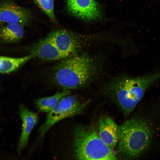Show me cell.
Instances as JSON below:
<instances>
[{
	"label": "cell",
	"mask_w": 160,
	"mask_h": 160,
	"mask_svg": "<svg viewBox=\"0 0 160 160\" xmlns=\"http://www.w3.org/2000/svg\"><path fill=\"white\" fill-rule=\"evenodd\" d=\"M160 78V72L141 76L118 77L105 86L104 91L126 116L134 110L146 90Z\"/></svg>",
	"instance_id": "1"
},
{
	"label": "cell",
	"mask_w": 160,
	"mask_h": 160,
	"mask_svg": "<svg viewBox=\"0 0 160 160\" xmlns=\"http://www.w3.org/2000/svg\"><path fill=\"white\" fill-rule=\"evenodd\" d=\"M98 69L95 59L86 53H78L61 60L54 68L53 79L64 90L79 89L88 84Z\"/></svg>",
	"instance_id": "2"
},
{
	"label": "cell",
	"mask_w": 160,
	"mask_h": 160,
	"mask_svg": "<svg viewBox=\"0 0 160 160\" xmlns=\"http://www.w3.org/2000/svg\"><path fill=\"white\" fill-rule=\"evenodd\" d=\"M151 127L145 120L135 117L119 126L116 155L121 159L138 158L148 149L152 138Z\"/></svg>",
	"instance_id": "3"
},
{
	"label": "cell",
	"mask_w": 160,
	"mask_h": 160,
	"mask_svg": "<svg viewBox=\"0 0 160 160\" xmlns=\"http://www.w3.org/2000/svg\"><path fill=\"white\" fill-rule=\"evenodd\" d=\"M75 157L79 160L118 159L113 151L100 138L98 132L91 126L78 125L74 131Z\"/></svg>",
	"instance_id": "4"
},
{
	"label": "cell",
	"mask_w": 160,
	"mask_h": 160,
	"mask_svg": "<svg viewBox=\"0 0 160 160\" xmlns=\"http://www.w3.org/2000/svg\"><path fill=\"white\" fill-rule=\"evenodd\" d=\"M88 103L80 102L74 95H68L63 97L48 113L44 122L40 126L39 138L42 139L48 131L60 121L81 113Z\"/></svg>",
	"instance_id": "5"
},
{
	"label": "cell",
	"mask_w": 160,
	"mask_h": 160,
	"mask_svg": "<svg viewBox=\"0 0 160 160\" xmlns=\"http://www.w3.org/2000/svg\"><path fill=\"white\" fill-rule=\"evenodd\" d=\"M92 36L76 34L64 29L53 31L47 36L59 50L67 57L76 55L93 39Z\"/></svg>",
	"instance_id": "6"
},
{
	"label": "cell",
	"mask_w": 160,
	"mask_h": 160,
	"mask_svg": "<svg viewBox=\"0 0 160 160\" xmlns=\"http://www.w3.org/2000/svg\"><path fill=\"white\" fill-rule=\"evenodd\" d=\"M29 10L9 0L0 1V22L7 24H18L23 26L31 18Z\"/></svg>",
	"instance_id": "7"
},
{
	"label": "cell",
	"mask_w": 160,
	"mask_h": 160,
	"mask_svg": "<svg viewBox=\"0 0 160 160\" xmlns=\"http://www.w3.org/2000/svg\"><path fill=\"white\" fill-rule=\"evenodd\" d=\"M67 6L73 15L82 20H95L102 16L99 4L95 0H67Z\"/></svg>",
	"instance_id": "8"
},
{
	"label": "cell",
	"mask_w": 160,
	"mask_h": 160,
	"mask_svg": "<svg viewBox=\"0 0 160 160\" xmlns=\"http://www.w3.org/2000/svg\"><path fill=\"white\" fill-rule=\"evenodd\" d=\"M19 114L22 121V129L19 141L17 151L20 154L27 146L30 133L37 124L39 117L37 114L21 104L19 106Z\"/></svg>",
	"instance_id": "9"
},
{
	"label": "cell",
	"mask_w": 160,
	"mask_h": 160,
	"mask_svg": "<svg viewBox=\"0 0 160 160\" xmlns=\"http://www.w3.org/2000/svg\"><path fill=\"white\" fill-rule=\"evenodd\" d=\"M119 126L110 117H101L98 120V134L102 140L113 150L118 142Z\"/></svg>",
	"instance_id": "10"
},
{
	"label": "cell",
	"mask_w": 160,
	"mask_h": 160,
	"mask_svg": "<svg viewBox=\"0 0 160 160\" xmlns=\"http://www.w3.org/2000/svg\"><path fill=\"white\" fill-rule=\"evenodd\" d=\"M31 51L34 57L46 60H61L67 57L47 38L35 44Z\"/></svg>",
	"instance_id": "11"
},
{
	"label": "cell",
	"mask_w": 160,
	"mask_h": 160,
	"mask_svg": "<svg viewBox=\"0 0 160 160\" xmlns=\"http://www.w3.org/2000/svg\"><path fill=\"white\" fill-rule=\"evenodd\" d=\"M24 26L18 24H7L0 27V39L5 43H12L22 39Z\"/></svg>",
	"instance_id": "12"
},
{
	"label": "cell",
	"mask_w": 160,
	"mask_h": 160,
	"mask_svg": "<svg viewBox=\"0 0 160 160\" xmlns=\"http://www.w3.org/2000/svg\"><path fill=\"white\" fill-rule=\"evenodd\" d=\"M33 57V55L31 53L17 58L0 56V73H7L13 72Z\"/></svg>",
	"instance_id": "13"
},
{
	"label": "cell",
	"mask_w": 160,
	"mask_h": 160,
	"mask_svg": "<svg viewBox=\"0 0 160 160\" xmlns=\"http://www.w3.org/2000/svg\"><path fill=\"white\" fill-rule=\"evenodd\" d=\"M70 93V90H64L58 92L53 95L39 99L36 102V107L40 112L48 113L63 97Z\"/></svg>",
	"instance_id": "14"
},
{
	"label": "cell",
	"mask_w": 160,
	"mask_h": 160,
	"mask_svg": "<svg viewBox=\"0 0 160 160\" xmlns=\"http://www.w3.org/2000/svg\"><path fill=\"white\" fill-rule=\"evenodd\" d=\"M39 7L53 21H56L53 0H34Z\"/></svg>",
	"instance_id": "15"
},
{
	"label": "cell",
	"mask_w": 160,
	"mask_h": 160,
	"mask_svg": "<svg viewBox=\"0 0 160 160\" xmlns=\"http://www.w3.org/2000/svg\"><path fill=\"white\" fill-rule=\"evenodd\" d=\"M2 25V23H1V22H0V27Z\"/></svg>",
	"instance_id": "16"
}]
</instances>
